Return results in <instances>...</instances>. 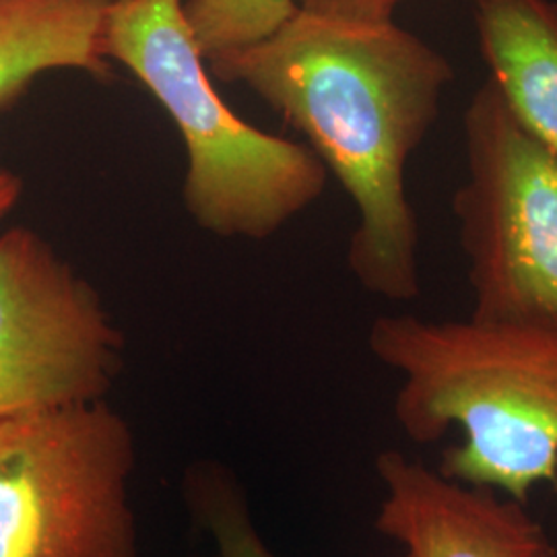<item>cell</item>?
Listing matches in <instances>:
<instances>
[{"instance_id": "8fae6325", "label": "cell", "mask_w": 557, "mask_h": 557, "mask_svg": "<svg viewBox=\"0 0 557 557\" xmlns=\"http://www.w3.org/2000/svg\"><path fill=\"white\" fill-rule=\"evenodd\" d=\"M298 11L294 0H186L184 15L202 59L267 38Z\"/></svg>"}, {"instance_id": "9c48e42d", "label": "cell", "mask_w": 557, "mask_h": 557, "mask_svg": "<svg viewBox=\"0 0 557 557\" xmlns=\"http://www.w3.org/2000/svg\"><path fill=\"white\" fill-rule=\"evenodd\" d=\"M114 0H0V112L17 106L34 81L52 71L114 79L101 52Z\"/></svg>"}, {"instance_id": "30bf717a", "label": "cell", "mask_w": 557, "mask_h": 557, "mask_svg": "<svg viewBox=\"0 0 557 557\" xmlns=\"http://www.w3.org/2000/svg\"><path fill=\"white\" fill-rule=\"evenodd\" d=\"M182 498L193 522L213 541L215 556L277 557L260 537L238 475L220 460L190 462L182 478Z\"/></svg>"}, {"instance_id": "7a4b0ae2", "label": "cell", "mask_w": 557, "mask_h": 557, "mask_svg": "<svg viewBox=\"0 0 557 557\" xmlns=\"http://www.w3.org/2000/svg\"><path fill=\"white\" fill-rule=\"evenodd\" d=\"M372 356L400 374L395 419L407 438L434 444L453 428L438 473L527 504L557 487V333L487 320L379 317Z\"/></svg>"}, {"instance_id": "5b68a950", "label": "cell", "mask_w": 557, "mask_h": 557, "mask_svg": "<svg viewBox=\"0 0 557 557\" xmlns=\"http://www.w3.org/2000/svg\"><path fill=\"white\" fill-rule=\"evenodd\" d=\"M467 178L453 213L473 319L557 333V160L512 114L494 81L462 116Z\"/></svg>"}, {"instance_id": "6da1fadb", "label": "cell", "mask_w": 557, "mask_h": 557, "mask_svg": "<svg viewBox=\"0 0 557 557\" xmlns=\"http://www.w3.org/2000/svg\"><path fill=\"white\" fill-rule=\"evenodd\" d=\"M207 66L301 133L349 195L358 225L347 264L359 285L393 301L418 298L419 223L405 174L455 81L448 59L397 21L351 25L298 9Z\"/></svg>"}, {"instance_id": "277c9868", "label": "cell", "mask_w": 557, "mask_h": 557, "mask_svg": "<svg viewBox=\"0 0 557 557\" xmlns=\"http://www.w3.org/2000/svg\"><path fill=\"white\" fill-rule=\"evenodd\" d=\"M135 465L106 400L0 419V557H139Z\"/></svg>"}, {"instance_id": "52a82bcc", "label": "cell", "mask_w": 557, "mask_h": 557, "mask_svg": "<svg viewBox=\"0 0 557 557\" xmlns=\"http://www.w3.org/2000/svg\"><path fill=\"white\" fill-rule=\"evenodd\" d=\"M384 487L374 527L407 557H557L527 504L440 475L400 450L376 457Z\"/></svg>"}, {"instance_id": "7c38bea8", "label": "cell", "mask_w": 557, "mask_h": 557, "mask_svg": "<svg viewBox=\"0 0 557 557\" xmlns=\"http://www.w3.org/2000/svg\"><path fill=\"white\" fill-rule=\"evenodd\" d=\"M299 11L319 15L324 20L351 25H382L395 21L403 0H294ZM478 2V0H473Z\"/></svg>"}, {"instance_id": "4fadbf2b", "label": "cell", "mask_w": 557, "mask_h": 557, "mask_svg": "<svg viewBox=\"0 0 557 557\" xmlns=\"http://www.w3.org/2000/svg\"><path fill=\"white\" fill-rule=\"evenodd\" d=\"M23 195V180L11 170H0V220L7 218Z\"/></svg>"}, {"instance_id": "3957f363", "label": "cell", "mask_w": 557, "mask_h": 557, "mask_svg": "<svg viewBox=\"0 0 557 557\" xmlns=\"http://www.w3.org/2000/svg\"><path fill=\"white\" fill-rule=\"evenodd\" d=\"M101 52L160 103L186 149L182 200L218 238H273L324 195L329 170L304 143L238 119L213 85L184 0H114Z\"/></svg>"}, {"instance_id": "8992f818", "label": "cell", "mask_w": 557, "mask_h": 557, "mask_svg": "<svg viewBox=\"0 0 557 557\" xmlns=\"http://www.w3.org/2000/svg\"><path fill=\"white\" fill-rule=\"evenodd\" d=\"M124 335L98 289L38 232L0 234V419L106 400Z\"/></svg>"}, {"instance_id": "ba28073f", "label": "cell", "mask_w": 557, "mask_h": 557, "mask_svg": "<svg viewBox=\"0 0 557 557\" xmlns=\"http://www.w3.org/2000/svg\"><path fill=\"white\" fill-rule=\"evenodd\" d=\"M479 52L518 122L557 160V0H478Z\"/></svg>"}]
</instances>
